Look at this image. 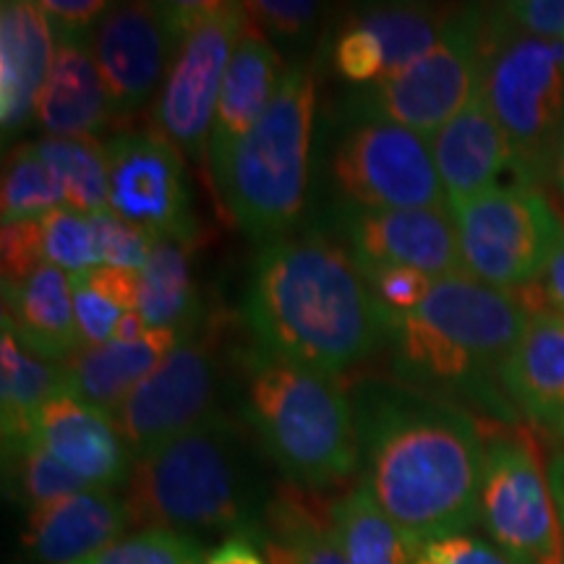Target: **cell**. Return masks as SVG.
<instances>
[{
  "mask_svg": "<svg viewBox=\"0 0 564 564\" xmlns=\"http://www.w3.org/2000/svg\"><path fill=\"white\" fill-rule=\"evenodd\" d=\"M361 478L415 554L481 523L486 440L474 413L403 382L358 379Z\"/></svg>",
  "mask_w": 564,
  "mask_h": 564,
  "instance_id": "6da1fadb",
  "label": "cell"
},
{
  "mask_svg": "<svg viewBox=\"0 0 564 564\" xmlns=\"http://www.w3.org/2000/svg\"><path fill=\"white\" fill-rule=\"evenodd\" d=\"M243 316L257 350L343 377L390 343V314L343 243L306 232L264 243Z\"/></svg>",
  "mask_w": 564,
  "mask_h": 564,
  "instance_id": "7a4b0ae2",
  "label": "cell"
},
{
  "mask_svg": "<svg viewBox=\"0 0 564 564\" xmlns=\"http://www.w3.org/2000/svg\"><path fill=\"white\" fill-rule=\"evenodd\" d=\"M535 288L502 291L457 272L434 280L411 314L390 319L394 373L415 390L449 400H474L502 423L518 419L499 384V369L539 312Z\"/></svg>",
  "mask_w": 564,
  "mask_h": 564,
  "instance_id": "3957f363",
  "label": "cell"
},
{
  "mask_svg": "<svg viewBox=\"0 0 564 564\" xmlns=\"http://www.w3.org/2000/svg\"><path fill=\"white\" fill-rule=\"evenodd\" d=\"M131 525L264 541L272 494L249 440L225 413L133 457L126 484Z\"/></svg>",
  "mask_w": 564,
  "mask_h": 564,
  "instance_id": "277c9868",
  "label": "cell"
},
{
  "mask_svg": "<svg viewBox=\"0 0 564 564\" xmlns=\"http://www.w3.org/2000/svg\"><path fill=\"white\" fill-rule=\"evenodd\" d=\"M246 426L288 484L322 491L361 468L356 411L340 377L253 352L241 398Z\"/></svg>",
  "mask_w": 564,
  "mask_h": 564,
  "instance_id": "5b68a950",
  "label": "cell"
},
{
  "mask_svg": "<svg viewBox=\"0 0 564 564\" xmlns=\"http://www.w3.org/2000/svg\"><path fill=\"white\" fill-rule=\"evenodd\" d=\"M314 118V70L295 63L282 74L264 116L238 141L220 171L212 173L232 223L253 241H278L299 223L306 202Z\"/></svg>",
  "mask_w": 564,
  "mask_h": 564,
  "instance_id": "8992f818",
  "label": "cell"
},
{
  "mask_svg": "<svg viewBox=\"0 0 564 564\" xmlns=\"http://www.w3.org/2000/svg\"><path fill=\"white\" fill-rule=\"evenodd\" d=\"M484 100L512 147L514 181H552L564 126V42L520 32L484 6Z\"/></svg>",
  "mask_w": 564,
  "mask_h": 564,
  "instance_id": "52a82bcc",
  "label": "cell"
},
{
  "mask_svg": "<svg viewBox=\"0 0 564 564\" xmlns=\"http://www.w3.org/2000/svg\"><path fill=\"white\" fill-rule=\"evenodd\" d=\"M484 440L481 520L491 544L514 564H564V528L535 434L499 423Z\"/></svg>",
  "mask_w": 564,
  "mask_h": 564,
  "instance_id": "ba28073f",
  "label": "cell"
},
{
  "mask_svg": "<svg viewBox=\"0 0 564 564\" xmlns=\"http://www.w3.org/2000/svg\"><path fill=\"white\" fill-rule=\"evenodd\" d=\"M484 87V6H457L453 24L429 53L352 97L356 116L434 137Z\"/></svg>",
  "mask_w": 564,
  "mask_h": 564,
  "instance_id": "9c48e42d",
  "label": "cell"
},
{
  "mask_svg": "<svg viewBox=\"0 0 564 564\" xmlns=\"http://www.w3.org/2000/svg\"><path fill=\"white\" fill-rule=\"evenodd\" d=\"M453 215L463 272L502 291L535 285L564 230L546 194L523 181L497 183Z\"/></svg>",
  "mask_w": 564,
  "mask_h": 564,
  "instance_id": "30bf717a",
  "label": "cell"
},
{
  "mask_svg": "<svg viewBox=\"0 0 564 564\" xmlns=\"http://www.w3.org/2000/svg\"><path fill=\"white\" fill-rule=\"evenodd\" d=\"M223 373V329L215 322H202L112 415L131 455L152 453L223 413L217 403Z\"/></svg>",
  "mask_w": 564,
  "mask_h": 564,
  "instance_id": "8fae6325",
  "label": "cell"
},
{
  "mask_svg": "<svg viewBox=\"0 0 564 564\" xmlns=\"http://www.w3.org/2000/svg\"><path fill=\"white\" fill-rule=\"evenodd\" d=\"M249 26L246 3H207L199 21L183 34L171 74L154 100V133L196 165L209 162V133L225 74Z\"/></svg>",
  "mask_w": 564,
  "mask_h": 564,
  "instance_id": "7c38bea8",
  "label": "cell"
},
{
  "mask_svg": "<svg viewBox=\"0 0 564 564\" xmlns=\"http://www.w3.org/2000/svg\"><path fill=\"white\" fill-rule=\"evenodd\" d=\"M329 181L343 207L442 209L449 207L432 141L403 126L361 118L337 141Z\"/></svg>",
  "mask_w": 564,
  "mask_h": 564,
  "instance_id": "4fadbf2b",
  "label": "cell"
},
{
  "mask_svg": "<svg viewBox=\"0 0 564 564\" xmlns=\"http://www.w3.org/2000/svg\"><path fill=\"white\" fill-rule=\"evenodd\" d=\"M108 154V209L147 236L199 238L181 152L160 133L121 131L105 141Z\"/></svg>",
  "mask_w": 564,
  "mask_h": 564,
  "instance_id": "5bb4252c",
  "label": "cell"
},
{
  "mask_svg": "<svg viewBox=\"0 0 564 564\" xmlns=\"http://www.w3.org/2000/svg\"><path fill=\"white\" fill-rule=\"evenodd\" d=\"M186 32L178 3L110 6L91 34V55L112 116L129 118L160 95Z\"/></svg>",
  "mask_w": 564,
  "mask_h": 564,
  "instance_id": "9a60e30c",
  "label": "cell"
},
{
  "mask_svg": "<svg viewBox=\"0 0 564 564\" xmlns=\"http://www.w3.org/2000/svg\"><path fill=\"white\" fill-rule=\"evenodd\" d=\"M335 228L358 267H408L432 280L463 272L453 207L361 209L340 204Z\"/></svg>",
  "mask_w": 564,
  "mask_h": 564,
  "instance_id": "2e32d148",
  "label": "cell"
},
{
  "mask_svg": "<svg viewBox=\"0 0 564 564\" xmlns=\"http://www.w3.org/2000/svg\"><path fill=\"white\" fill-rule=\"evenodd\" d=\"M30 434L91 489L129 484L133 455L112 415L61 392L34 413Z\"/></svg>",
  "mask_w": 564,
  "mask_h": 564,
  "instance_id": "e0dca14e",
  "label": "cell"
},
{
  "mask_svg": "<svg viewBox=\"0 0 564 564\" xmlns=\"http://www.w3.org/2000/svg\"><path fill=\"white\" fill-rule=\"evenodd\" d=\"M129 505L112 489H84L30 512L24 549L40 564H79L123 539Z\"/></svg>",
  "mask_w": 564,
  "mask_h": 564,
  "instance_id": "ac0fdd59",
  "label": "cell"
},
{
  "mask_svg": "<svg viewBox=\"0 0 564 564\" xmlns=\"http://www.w3.org/2000/svg\"><path fill=\"white\" fill-rule=\"evenodd\" d=\"M55 58V40L40 3L0 6V123L3 137L37 121V105Z\"/></svg>",
  "mask_w": 564,
  "mask_h": 564,
  "instance_id": "d6986e66",
  "label": "cell"
},
{
  "mask_svg": "<svg viewBox=\"0 0 564 564\" xmlns=\"http://www.w3.org/2000/svg\"><path fill=\"white\" fill-rule=\"evenodd\" d=\"M432 152L449 207L489 192L507 171L514 175L512 147L484 95L434 133Z\"/></svg>",
  "mask_w": 564,
  "mask_h": 564,
  "instance_id": "ffe728a7",
  "label": "cell"
},
{
  "mask_svg": "<svg viewBox=\"0 0 564 564\" xmlns=\"http://www.w3.org/2000/svg\"><path fill=\"white\" fill-rule=\"evenodd\" d=\"M3 324L42 361L66 364L84 348L70 274L53 264H42L19 282H3Z\"/></svg>",
  "mask_w": 564,
  "mask_h": 564,
  "instance_id": "44dd1931",
  "label": "cell"
},
{
  "mask_svg": "<svg viewBox=\"0 0 564 564\" xmlns=\"http://www.w3.org/2000/svg\"><path fill=\"white\" fill-rule=\"evenodd\" d=\"M282 61L274 45L249 26L232 53L225 74L220 100L215 108V121L209 133V173L220 171L236 144L257 126L274 100L282 82Z\"/></svg>",
  "mask_w": 564,
  "mask_h": 564,
  "instance_id": "7402d4cb",
  "label": "cell"
},
{
  "mask_svg": "<svg viewBox=\"0 0 564 564\" xmlns=\"http://www.w3.org/2000/svg\"><path fill=\"white\" fill-rule=\"evenodd\" d=\"M512 408L539 426L564 419V316L539 308L499 369Z\"/></svg>",
  "mask_w": 564,
  "mask_h": 564,
  "instance_id": "603a6c76",
  "label": "cell"
},
{
  "mask_svg": "<svg viewBox=\"0 0 564 564\" xmlns=\"http://www.w3.org/2000/svg\"><path fill=\"white\" fill-rule=\"evenodd\" d=\"M186 335L175 329H150L133 343L110 340L87 345L63 364V379H66L63 392L74 394L97 411L116 415L123 400L158 369L167 352L178 348Z\"/></svg>",
  "mask_w": 564,
  "mask_h": 564,
  "instance_id": "cb8c5ba5",
  "label": "cell"
},
{
  "mask_svg": "<svg viewBox=\"0 0 564 564\" xmlns=\"http://www.w3.org/2000/svg\"><path fill=\"white\" fill-rule=\"evenodd\" d=\"M112 121L116 116L91 55V42L55 45L51 74L37 105V123L45 137L97 139Z\"/></svg>",
  "mask_w": 564,
  "mask_h": 564,
  "instance_id": "d4e9b609",
  "label": "cell"
},
{
  "mask_svg": "<svg viewBox=\"0 0 564 564\" xmlns=\"http://www.w3.org/2000/svg\"><path fill=\"white\" fill-rule=\"evenodd\" d=\"M262 544L267 564H350L329 523V505L293 484L272 494Z\"/></svg>",
  "mask_w": 564,
  "mask_h": 564,
  "instance_id": "484cf974",
  "label": "cell"
},
{
  "mask_svg": "<svg viewBox=\"0 0 564 564\" xmlns=\"http://www.w3.org/2000/svg\"><path fill=\"white\" fill-rule=\"evenodd\" d=\"M194 241L158 238L139 270L137 312L152 329L192 333L199 327L202 303L194 282Z\"/></svg>",
  "mask_w": 564,
  "mask_h": 564,
  "instance_id": "4316f807",
  "label": "cell"
},
{
  "mask_svg": "<svg viewBox=\"0 0 564 564\" xmlns=\"http://www.w3.org/2000/svg\"><path fill=\"white\" fill-rule=\"evenodd\" d=\"M329 523L350 564H413L419 556L364 478L329 502Z\"/></svg>",
  "mask_w": 564,
  "mask_h": 564,
  "instance_id": "83f0119b",
  "label": "cell"
},
{
  "mask_svg": "<svg viewBox=\"0 0 564 564\" xmlns=\"http://www.w3.org/2000/svg\"><path fill=\"white\" fill-rule=\"evenodd\" d=\"M457 6L432 3H369L352 11L350 24L371 32L382 42L384 76L398 74L429 53L453 24ZM379 79V82H382Z\"/></svg>",
  "mask_w": 564,
  "mask_h": 564,
  "instance_id": "f1b7e54d",
  "label": "cell"
},
{
  "mask_svg": "<svg viewBox=\"0 0 564 564\" xmlns=\"http://www.w3.org/2000/svg\"><path fill=\"white\" fill-rule=\"evenodd\" d=\"M66 390L63 364L42 361L32 356L3 324L0 345V419L3 442L32 436V419L42 405Z\"/></svg>",
  "mask_w": 564,
  "mask_h": 564,
  "instance_id": "f546056e",
  "label": "cell"
},
{
  "mask_svg": "<svg viewBox=\"0 0 564 564\" xmlns=\"http://www.w3.org/2000/svg\"><path fill=\"white\" fill-rule=\"evenodd\" d=\"M34 144L58 181L66 207L84 212V215H100L108 209L110 186L105 141L84 137H45Z\"/></svg>",
  "mask_w": 564,
  "mask_h": 564,
  "instance_id": "4dcf8cb0",
  "label": "cell"
},
{
  "mask_svg": "<svg viewBox=\"0 0 564 564\" xmlns=\"http://www.w3.org/2000/svg\"><path fill=\"white\" fill-rule=\"evenodd\" d=\"M3 470L6 491L26 507V512H37L70 494L91 489L79 476L70 474L66 465L55 460L34 436L3 442Z\"/></svg>",
  "mask_w": 564,
  "mask_h": 564,
  "instance_id": "1f68e13d",
  "label": "cell"
},
{
  "mask_svg": "<svg viewBox=\"0 0 564 564\" xmlns=\"http://www.w3.org/2000/svg\"><path fill=\"white\" fill-rule=\"evenodd\" d=\"M3 225L32 223L66 207L63 192L34 141L17 147L3 173Z\"/></svg>",
  "mask_w": 564,
  "mask_h": 564,
  "instance_id": "d6a6232c",
  "label": "cell"
},
{
  "mask_svg": "<svg viewBox=\"0 0 564 564\" xmlns=\"http://www.w3.org/2000/svg\"><path fill=\"white\" fill-rule=\"evenodd\" d=\"M42 228V253L45 264L58 267L68 274L87 272L100 267L97 253V230L91 215L70 207H58L40 220Z\"/></svg>",
  "mask_w": 564,
  "mask_h": 564,
  "instance_id": "836d02e7",
  "label": "cell"
},
{
  "mask_svg": "<svg viewBox=\"0 0 564 564\" xmlns=\"http://www.w3.org/2000/svg\"><path fill=\"white\" fill-rule=\"evenodd\" d=\"M204 546L165 528H139L79 564H202Z\"/></svg>",
  "mask_w": 564,
  "mask_h": 564,
  "instance_id": "e575fe53",
  "label": "cell"
},
{
  "mask_svg": "<svg viewBox=\"0 0 564 564\" xmlns=\"http://www.w3.org/2000/svg\"><path fill=\"white\" fill-rule=\"evenodd\" d=\"M249 21L257 32L280 45H299L316 30L324 17L322 3H303V0H253L246 3Z\"/></svg>",
  "mask_w": 564,
  "mask_h": 564,
  "instance_id": "d590c367",
  "label": "cell"
},
{
  "mask_svg": "<svg viewBox=\"0 0 564 564\" xmlns=\"http://www.w3.org/2000/svg\"><path fill=\"white\" fill-rule=\"evenodd\" d=\"M91 220H95L97 230V253H100V264L137 272L147 264L154 246L152 236L133 228L131 223L112 215L110 209L100 212V215H91Z\"/></svg>",
  "mask_w": 564,
  "mask_h": 564,
  "instance_id": "8d00e7d4",
  "label": "cell"
},
{
  "mask_svg": "<svg viewBox=\"0 0 564 564\" xmlns=\"http://www.w3.org/2000/svg\"><path fill=\"white\" fill-rule=\"evenodd\" d=\"M361 272L390 319L411 314L434 285L429 274L408 267H361Z\"/></svg>",
  "mask_w": 564,
  "mask_h": 564,
  "instance_id": "74e56055",
  "label": "cell"
},
{
  "mask_svg": "<svg viewBox=\"0 0 564 564\" xmlns=\"http://www.w3.org/2000/svg\"><path fill=\"white\" fill-rule=\"evenodd\" d=\"M70 295H74V314L79 333L87 345H102L112 340L118 322L126 314L118 303H112L108 295L97 291L91 282L84 278V272L70 274Z\"/></svg>",
  "mask_w": 564,
  "mask_h": 564,
  "instance_id": "f35d334b",
  "label": "cell"
},
{
  "mask_svg": "<svg viewBox=\"0 0 564 564\" xmlns=\"http://www.w3.org/2000/svg\"><path fill=\"white\" fill-rule=\"evenodd\" d=\"M335 66L352 84H377L384 76L382 42L361 26H348L335 45Z\"/></svg>",
  "mask_w": 564,
  "mask_h": 564,
  "instance_id": "ab89813d",
  "label": "cell"
},
{
  "mask_svg": "<svg viewBox=\"0 0 564 564\" xmlns=\"http://www.w3.org/2000/svg\"><path fill=\"white\" fill-rule=\"evenodd\" d=\"M47 26H51L55 45L63 42H91L97 24H100L110 3L105 0H42Z\"/></svg>",
  "mask_w": 564,
  "mask_h": 564,
  "instance_id": "60d3db41",
  "label": "cell"
},
{
  "mask_svg": "<svg viewBox=\"0 0 564 564\" xmlns=\"http://www.w3.org/2000/svg\"><path fill=\"white\" fill-rule=\"evenodd\" d=\"M0 251H3V282H19L30 278L34 270L45 264L40 220L3 225Z\"/></svg>",
  "mask_w": 564,
  "mask_h": 564,
  "instance_id": "b9f144b4",
  "label": "cell"
},
{
  "mask_svg": "<svg viewBox=\"0 0 564 564\" xmlns=\"http://www.w3.org/2000/svg\"><path fill=\"white\" fill-rule=\"evenodd\" d=\"M499 11L520 32L564 42V0H514L499 3Z\"/></svg>",
  "mask_w": 564,
  "mask_h": 564,
  "instance_id": "7bdbcfd3",
  "label": "cell"
},
{
  "mask_svg": "<svg viewBox=\"0 0 564 564\" xmlns=\"http://www.w3.org/2000/svg\"><path fill=\"white\" fill-rule=\"evenodd\" d=\"M413 564H514L510 556L499 552L489 541L478 535H453V539L436 541L415 556Z\"/></svg>",
  "mask_w": 564,
  "mask_h": 564,
  "instance_id": "ee69618b",
  "label": "cell"
},
{
  "mask_svg": "<svg viewBox=\"0 0 564 564\" xmlns=\"http://www.w3.org/2000/svg\"><path fill=\"white\" fill-rule=\"evenodd\" d=\"M535 293H539L541 306L564 316V230L554 246L544 274L535 282Z\"/></svg>",
  "mask_w": 564,
  "mask_h": 564,
  "instance_id": "f6af8a7d",
  "label": "cell"
},
{
  "mask_svg": "<svg viewBox=\"0 0 564 564\" xmlns=\"http://www.w3.org/2000/svg\"><path fill=\"white\" fill-rule=\"evenodd\" d=\"M202 564H267L249 539H230L212 552Z\"/></svg>",
  "mask_w": 564,
  "mask_h": 564,
  "instance_id": "bcb514c9",
  "label": "cell"
},
{
  "mask_svg": "<svg viewBox=\"0 0 564 564\" xmlns=\"http://www.w3.org/2000/svg\"><path fill=\"white\" fill-rule=\"evenodd\" d=\"M552 181L560 192L562 202H564V126L560 133V141H556V152H554V171H552Z\"/></svg>",
  "mask_w": 564,
  "mask_h": 564,
  "instance_id": "7dc6e473",
  "label": "cell"
},
{
  "mask_svg": "<svg viewBox=\"0 0 564 564\" xmlns=\"http://www.w3.org/2000/svg\"><path fill=\"white\" fill-rule=\"evenodd\" d=\"M549 432H554L556 436H562V440H564V419H562V421H556V423H554V426H552V429H549Z\"/></svg>",
  "mask_w": 564,
  "mask_h": 564,
  "instance_id": "c3c4849f",
  "label": "cell"
}]
</instances>
